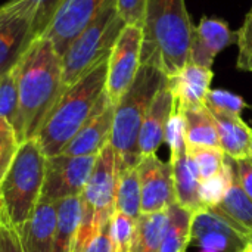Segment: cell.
<instances>
[{
	"mask_svg": "<svg viewBox=\"0 0 252 252\" xmlns=\"http://www.w3.org/2000/svg\"><path fill=\"white\" fill-rule=\"evenodd\" d=\"M174 109V97L165 84L152 100L139 133V154L140 161L152 154H157L164 143L165 126Z\"/></svg>",
	"mask_w": 252,
	"mask_h": 252,
	"instance_id": "obj_17",
	"label": "cell"
},
{
	"mask_svg": "<svg viewBox=\"0 0 252 252\" xmlns=\"http://www.w3.org/2000/svg\"><path fill=\"white\" fill-rule=\"evenodd\" d=\"M142 192L137 167L120 173L115 196V211H120L134 220L142 214Z\"/></svg>",
	"mask_w": 252,
	"mask_h": 252,
	"instance_id": "obj_27",
	"label": "cell"
},
{
	"mask_svg": "<svg viewBox=\"0 0 252 252\" xmlns=\"http://www.w3.org/2000/svg\"><path fill=\"white\" fill-rule=\"evenodd\" d=\"M238 35V61L236 66L239 71L252 72V6L248 10L242 27L236 31Z\"/></svg>",
	"mask_w": 252,
	"mask_h": 252,
	"instance_id": "obj_35",
	"label": "cell"
},
{
	"mask_svg": "<svg viewBox=\"0 0 252 252\" xmlns=\"http://www.w3.org/2000/svg\"><path fill=\"white\" fill-rule=\"evenodd\" d=\"M0 252H25L18 227L13 226L1 213H0Z\"/></svg>",
	"mask_w": 252,
	"mask_h": 252,
	"instance_id": "obj_37",
	"label": "cell"
},
{
	"mask_svg": "<svg viewBox=\"0 0 252 252\" xmlns=\"http://www.w3.org/2000/svg\"><path fill=\"white\" fill-rule=\"evenodd\" d=\"M83 252H115L111 235H109V224L87 244V247Z\"/></svg>",
	"mask_w": 252,
	"mask_h": 252,
	"instance_id": "obj_39",
	"label": "cell"
},
{
	"mask_svg": "<svg viewBox=\"0 0 252 252\" xmlns=\"http://www.w3.org/2000/svg\"><path fill=\"white\" fill-rule=\"evenodd\" d=\"M193 214L174 204L168 208V226L159 252H186L192 238Z\"/></svg>",
	"mask_w": 252,
	"mask_h": 252,
	"instance_id": "obj_25",
	"label": "cell"
},
{
	"mask_svg": "<svg viewBox=\"0 0 252 252\" xmlns=\"http://www.w3.org/2000/svg\"><path fill=\"white\" fill-rule=\"evenodd\" d=\"M251 151H252V140H251Z\"/></svg>",
	"mask_w": 252,
	"mask_h": 252,
	"instance_id": "obj_43",
	"label": "cell"
},
{
	"mask_svg": "<svg viewBox=\"0 0 252 252\" xmlns=\"http://www.w3.org/2000/svg\"><path fill=\"white\" fill-rule=\"evenodd\" d=\"M137 173L142 192V214L167 211L176 204L174 176L170 161H162L157 154H152L139 162Z\"/></svg>",
	"mask_w": 252,
	"mask_h": 252,
	"instance_id": "obj_11",
	"label": "cell"
},
{
	"mask_svg": "<svg viewBox=\"0 0 252 252\" xmlns=\"http://www.w3.org/2000/svg\"><path fill=\"white\" fill-rule=\"evenodd\" d=\"M186 120V143L193 146H220L216 121L205 105L182 109Z\"/></svg>",
	"mask_w": 252,
	"mask_h": 252,
	"instance_id": "obj_24",
	"label": "cell"
},
{
	"mask_svg": "<svg viewBox=\"0 0 252 252\" xmlns=\"http://www.w3.org/2000/svg\"><path fill=\"white\" fill-rule=\"evenodd\" d=\"M18 77L16 63L0 75V117H4L15 128L18 120Z\"/></svg>",
	"mask_w": 252,
	"mask_h": 252,
	"instance_id": "obj_30",
	"label": "cell"
},
{
	"mask_svg": "<svg viewBox=\"0 0 252 252\" xmlns=\"http://www.w3.org/2000/svg\"><path fill=\"white\" fill-rule=\"evenodd\" d=\"M81 223V198L71 196L56 202V232L53 252H72Z\"/></svg>",
	"mask_w": 252,
	"mask_h": 252,
	"instance_id": "obj_21",
	"label": "cell"
},
{
	"mask_svg": "<svg viewBox=\"0 0 252 252\" xmlns=\"http://www.w3.org/2000/svg\"><path fill=\"white\" fill-rule=\"evenodd\" d=\"M106 74L108 59L65 90L35 137L46 158L59 155L92 118L105 93Z\"/></svg>",
	"mask_w": 252,
	"mask_h": 252,
	"instance_id": "obj_3",
	"label": "cell"
},
{
	"mask_svg": "<svg viewBox=\"0 0 252 252\" xmlns=\"http://www.w3.org/2000/svg\"><path fill=\"white\" fill-rule=\"evenodd\" d=\"M124 27L126 24L117 12L115 0H111L62 53V80L65 89L109 58Z\"/></svg>",
	"mask_w": 252,
	"mask_h": 252,
	"instance_id": "obj_7",
	"label": "cell"
},
{
	"mask_svg": "<svg viewBox=\"0 0 252 252\" xmlns=\"http://www.w3.org/2000/svg\"><path fill=\"white\" fill-rule=\"evenodd\" d=\"M19 146L21 143L13 126L4 117H0V185L13 162Z\"/></svg>",
	"mask_w": 252,
	"mask_h": 252,
	"instance_id": "obj_34",
	"label": "cell"
},
{
	"mask_svg": "<svg viewBox=\"0 0 252 252\" xmlns=\"http://www.w3.org/2000/svg\"><path fill=\"white\" fill-rule=\"evenodd\" d=\"M233 168L241 188L250 198H252V157L238 161L233 159Z\"/></svg>",
	"mask_w": 252,
	"mask_h": 252,
	"instance_id": "obj_38",
	"label": "cell"
},
{
	"mask_svg": "<svg viewBox=\"0 0 252 252\" xmlns=\"http://www.w3.org/2000/svg\"><path fill=\"white\" fill-rule=\"evenodd\" d=\"M213 78L214 72L211 68L189 62L177 74L167 77V86L173 93L176 105L180 109H190L205 105Z\"/></svg>",
	"mask_w": 252,
	"mask_h": 252,
	"instance_id": "obj_16",
	"label": "cell"
},
{
	"mask_svg": "<svg viewBox=\"0 0 252 252\" xmlns=\"http://www.w3.org/2000/svg\"><path fill=\"white\" fill-rule=\"evenodd\" d=\"M168 226V210L140 214L136 223L131 252H159Z\"/></svg>",
	"mask_w": 252,
	"mask_h": 252,
	"instance_id": "obj_23",
	"label": "cell"
},
{
	"mask_svg": "<svg viewBox=\"0 0 252 252\" xmlns=\"http://www.w3.org/2000/svg\"><path fill=\"white\" fill-rule=\"evenodd\" d=\"M62 1L63 0H9L1 4V7L27 15L31 19L32 35L35 40L44 34Z\"/></svg>",
	"mask_w": 252,
	"mask_h": 252,
	"instance_id": "obj_26",
	"label": "cell"
},
{
	"mask_svg": "<svg viewBox=\"0 0 252 252\" xmlns=\"http://www.w3.org/2000/svg\"><path fill=\"white\" fill-rule=\"evenodd\" d=\"M248 242V238L236 226L216 211L205 208L193 214L190 244H195L201 250L239 252Z\"/></svg>",
	"mask_w": 252,
	"mask_h": 252,
	"instance_id": "obj_12",
	"label": "cell"
},
{
	"mask_svg": "<svg viewBox=\"0 0 252 252\" xmlns=\"http://www.w3.org/2000/svg\"><path fill=\"white\" fill-rule=\"evenodd\" d=\"M168 161L173 167L176 204L189 210L192 214L205 210L199 198L201 176L193 161L188 155V148L179 157Z\"/></svg>",
	"mask_w": 252,
	"mask_h": 252,
	"instance_id": "obj_19",
	"label": "cell"
},
{
	"mask_svg": "<svg viewBox=\"0 0 252 252\" xmlns=\"http://www.w3.org/2000/svg\"><path fill=\"white\" fill-rule=\"evenodd\" d=\"M18 230L25 252H53L56 204L40 199L30 219Z\"/></svg>",
	"mask_w": 252,
	"mask_h": 252,
	"instance_id": "obj_18",
	"label": "cell"
},
{
	"mask_svg": "<svg viewBox=\"0 0 252 252\" xmlns=\"http://www.w3.org/2000/svg\"><path fill=\"white\" fill-rule=\"evenodd\" d=\"M117 155L108 143L97 155L94 168L84 190L81 192V223L72 252H83L87 244L105 227L115 213V196L118 185Z\"/></svg>",
	"mask_w": 252,
	"mask_h": 252,
	"instance_id": "obj_6",
	"label": "cell"
},
{
	"mask_svg": "<svg viewBox=\"0 0 252 252\" xmlns=\"http://www.w3.org/2000/svg\"><path fill=\"white\" fill-rule=\"evenodd\" d=\"M32 41L31 19L0 6V75L19 61Z\"/></svg>",
	"mask_w": 252,
	"mask_h": 252,
	"instance_id": "obj_15",
	"label": "cell"
},
{
	"mask_svg": "<svg viewBox=\"0 0 252 252\" xmlns=\"http://www.w3.org/2000/svg\"><path fill=\"white\" fill-rule=\"evenodd\" d=\"M213 211L229 220L250 241V235L252 233V198H250L245 193V190L241 188L236 174L224 199L219 207L213 208Z\"/></svg>",
	"mask_w": 252,
	"mask_h": 252,
	"instance_id": "obj_22",
	"label": "cell"
},
{
	"mask_svg": "<svg viewBox=\"0 0 252 252\" xmlns=\"http://www.w3.org/2000/svg\"><path fill=\"white\" fill-rule=\"evenodd\" d=\"M250 242H252V233L250 235Z\"/></svg>",
	"mask_w": 252,
	"mask_h": 252,
	"instance_id": "obj_42",
	"label": "cell"
},
{
	"mask_svg": "<svg viewBox=\"0 0 252 252\" xmlns=\"http://www.w3.org/2000/svg\"><path fill=\"white\" fill-rule=\"evenodd\" d=\"M16 77L19 103L15 131L22 143L37 137L66 90L62 80V56L46 37H38L16 62Z\"/></svg>",
	"mask_w": 252,
	"mask_h": 252,
	"instance_id": "obj_1",
	"label": "cell"
},
{
	"mask_svg": "<svg viewBox=\"0 0 252 252\" xmlns=\"http://www.w3.org/2000/svg\"><path fill=\"white\" fill-rule=\"evenodd\" d=\"M188 155L199 171L201 182L217 174L226 161V155L220 146H193L188 145Z\"/></svg>",
	"mask_w": 252,
	"mask_h": 252,
	"instance_id": "obj_29",
	"label": "cell"
},
{
	"mask_svg": "<svg viewBox=\"0 0 252 252\" xmlns=\"http://www.w3.org/2000/svg\"><path fill=\"white\" fill-rule=\"evenodd\" d=\"M201 252H214V251H207V250H201Z\"/></svg>",
	"mask_w": 252,
	"mask_h": 252,
	"instance_id": "obj_41",
	"label": "cell"
},
{
	"mask_svg": "<svg viewBox=\"0 0 252 252\" xmlns=\"http://www.w3.org/2000/svg\"><path fill=\"white\" fill-rule=\"evenodd\" d=\"M233 177H235L233 159L226 157L223 168L217 174L201 182L199 198H201L204 208L213 210L221 204V201L224 199V196L233 182Z\"/></svg>",
	"mask_w": 252,
	"mask_h": 252,
	"instance_id": "obj_28",
	"label": "cell"
},
{
	"mask_svg": "<svg viewBox=\"0 0 252 252\" xmlns=\"http://www.w3.org/2000/svg\"><path fill=\"white\" fill-rule=\"evenodd\" d=\"M165 84L167 75L162 71L140 65L131 86L115 105L109 143L115 151L120 173L139 165L140 127L152 100Z\"/></svg>",
	"mask_w": 252,
	"mask_h": 252,
	"instance_id": "obj_4",
	"label": "cell"
},
{
	"mask_svg": "<svg viewBox=\"0 0 252 252\" xmlns=\"http://www.w3.org/2000/svg\"><path fill=\"white\" fill-rule=\"evenodd\" d=\"M109 1L111 0H63L41 37H46L62 56L69 43Z\"/></svg>",
	"mask_w": 252,
	"mask_h": 252,
	"instance_id": "obj_10",
	"label": "cell"
},
{
	"mask_svg": "<svg viewBox=\"0 0 252 252\" xmlns=\"http://www.w3.org/2000/svg\"><path fill=\"white\" fill-rule=\"evenodd\" d=\"M142 27L126 25L111 50V55L108 58L105 93L114 106L128 90L142 65Z\"/></svg>",
	"mask_w": 252,
	"mask_h": 252,
	"instance_id": "obj_8",
	"label": "cell"
},
{
	"mask_svg": "<svg viewBox=\"0 0 252 252\" xmlns=\"http://www.w3.org/2000/svg\"><path fill=\"white\" fill-rule=\"evenodd\" d=\"M96 159L97 157H66L62 154L47 158L40 199L56 204L65 198L80 196Z\"/></svg>",
	"mask_w": 252,
	"mask_h": 252,
	"instance_id": "obj_9",
	"label": "cell"
},
{
	"mask_svg": "<svg viewBox=\"0 0 252 252\" xmlns=\"http://www.w3.org/2000/svg\"><path fill=\"white\" fill-rule=\"evenodd\" d=\"M137 220L115 211L109 221V235L115 252H131Z\"/></svg>",
	"mask_w": 252,
	"mask_h": 252,
	"instance_id": "obj_32",
	"label": "cell"
},
{
	"mask_svg": "<svg viewBox=\"0 0 252 252\" xmlns=\"http://www.w3.org/2000/svg\"><path fill=\"white\" fill-rule=\"evenodd\" d=\"M114 109L115 106L109 102L106 93H103L92 118L81 127L61 154L66 157H97L109 143Z\"/></svg>",
	"mask_w": 252,
	"mask_h": 252,
	"instance_id": "obj_13",
	"label": "cell"
},
{
	"mask_svg": "<svg viewBox=\"0 0 252 252\" xmlns=\"http://www.w3.org/2000/svg\"><path fill=\"white\" fill-rule=\"evenodd\" d=\"M236 41V32L230 30L224 19L204 16L192 31L190 62L199 66L213 68L216 56Z\"/></svg>",
	"mask_w": 252,
	"mask_h": 252,
	"instance_id": "obj_14",
	"label": "cell"
},
{
	"mask_svg": "<svg viewBox=\"0 0 252 252\" xmlns=\"http://www.w3.org/2000/svg\"><path fill=\"white\" fill-rule=\"evenodd\" d=\"M211 115L216 121L220 148L224 155L235 161L252 157V128L242 117L216 112H211Z\"/></svg>",
	"mask_w": 252,
	"mask_h": 252,
	"instance_id": "obj_20",
	"label": "cell"
},
{
	"mask_svg": "<svg viewBox=\"0 0 252 252\" xmlns=\"http://www.w3.org/2000/svg\"><path fill=\"white\" fill-rule=\"evenodd\" d=\"M46 159L37 139L22 142L0 185V213L16 227L30 219L40 201Z\"/></svg>",
	"mask_w": 252,
	"mask_h": 252,
	"instance_id": "obj_5",
	"label": "cell"
},
{
	"mask_svg": "<svg viewBox=\"0 0 252 252\" xmlns=\"http://www.w3.org/2000/svg\"><path fill=\"white\" fill-rule=\"evenodd\" d=\"M239 252H252V242H248Z\"/></svg>",
	"mask_w": 252,
	"mask_h": 252,
	"instance_id": "obj_40",
	"label": "cell"
},
{
	"mask_svg": "<svg viewBox=\"0 0 252 252\" xmlns=\"http://www.w3.org/2000/svg\"><path fill=\"white\" fill-rule=\"evenodd\" d=\"M148 0H115L117 12L126 25H143Z\"/></svg>",
	"mask_w": 252,
	"mask_h": 252,
	"instance_id": "obj_36",
	"label": "cell"
},
{
	"mask_svg": "<svg viewBox=\"0 0 252 252\" xmlns=\"http://www.w3.org/2000/svg\"><path fill=\"white\" fill-rule=\"evenodd\" d=\"M192 31L185 0H148L140 63L155 66L167 77L177 74L190 62Z\"/></svg>",
	"mask_w": 252,
	"mask_h": 252,
	"instance_id": "obj_2",
	"label": "cell"
},
{
	"mask_svg": "<svg viewBox=\"0 0 252 252\" xmlns=\"http://www.w3.org/2000/svg\"><path fill=\"white\" fill-rule=\"evenodd\" d=\"M205 106L208 108L210 112L241 117L244 109L248 108V103L242 96L233 92L224 89H214L208 92L205 99Z\"/></svg>",
	"mask_w": 252,
	"mask_h": 252,
	"instance_id": "obj_31",
	"label": "cell"
},
{
	"mask_svg": "<svg viewBox=\"0 0 252 252\" xmlns=\"http://www.w3.org/2000/svg\"><path fill=\"white\" fill-rule=\"evenodd\" d=\"M164 142L168 145L170 159H174L182 152H185L188 148V143H186V120H185L183 111L176 105V102H174V109H173V112L167 121V126H165Z\"/></svg>",
	"mask_w": 252,
	"mask_h": 252,
	"instance_id": "obj_33",
	"label": "cell"
}]
</instances>
